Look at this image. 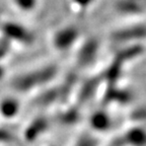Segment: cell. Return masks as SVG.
<instances>
[{
	"instance_id": "6",
	"label": "cell",
	"mask_w": 146,
	"mask_h": 146,
	"mask_svg": "<svg viewBox=\"0 0 146 146\" xmlns=\"http://www.w3.org/2000/svg\"><path fill=\"white\" fill-rule=\"evenodd\" d=\"M43 146H58L56 144H48V145H43Z\"/></svg>"
},
{
	"instance_id": "3",
	"label": "cell",
	"mask_w": 146,
	"mask_h": 146,
	"mask_svg": "<svg viewBox=\"0 0 146 146\" xmlns=\"http://www.w3.org/2000/svg\"><path fill=\"white\" fill-rule=\"evenodd\" d=\"M47 129H48V122L47 121H45V120L36 121L27 128L25 135H23V139H25L27 142H31V143L36 142L40 137H42L45 134Z\"/></svg>"
},
{
	"instance_id": "2",
	"label": "cell",
	"mask_w": 146,
	"mask_h": 146,
	"mask_svg": "<svg viewBox=\"0 0 146 146\" xmlns=\"http://www.w3.org/2000/svg\"><path fill=\"white\" fill-rule=\"evenodd\" d=\"M89 132L100 137L102 134L109 132L113 126V120L108 113L98 111L89 117Z\"/></svg>"
},
{
	"instance_id": "5",
	"label": "cell",
	"mask_w": 146,
	"mask_h": 146,
	"mask_svg": "<svg viewBox=\"0 0 146 146\" xmlns=\"http://www.w3.org/2000/svg\"><path fill=\"white\" fill-rule=\"evenodd\" d=\"M19 105L16 102L7 100L0 104V115L5 119H12L18 115Z\"/></svg>"
},
{
	"instance_id": "1",
	"label": "cell",
	"mask_w": 146,
	"mask_h": 146,
	"mask_svg": "<svg viewBox=\"0 0 146 146\" xmlns=\"http://www.w3.org/2000/svg\"><path fill=\"white\" fill-rule=\"evenodd\" d=\"M111 146H145V131L139 125L127 129L118 138V142Z\"/></svg>"
},
{
	"instance_id": "4",
	"label": "cell",
	"mask_w": 146,
	"mask_h": 146,
	"mask_svg": "<svg viewBox=\"0 0 146 146\" xmlns=\"http://www.w3.org/2000/svg\"><path fill=\"white\" fill-rule=\"evenodd\" d=\"M71 146H102V139L89 131H83L74 139Z\"/></svg>"
}]
</instances>
